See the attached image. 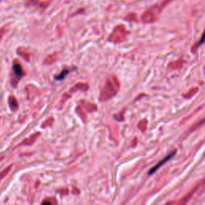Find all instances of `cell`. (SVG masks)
Masks as SVG:
<instances>
[{
    "label": "cell",
    "instance_id": "obj_13",
    "mask_svg": "<svg viewBox=\"0 0 205 205\" xmlns=\"http://www.w3.org/2000/svg\"><path fill=\"white\" fill-rule=\"evenodd\" d=\"M6 31V27H1L0 28V42H1V40H2V37L5 35Z\"/></svg>",
    "mask_w": 205,
    "mask_h": 205
},
{
    "label": "cell",
    "instance_id": "obj_2",
    "mask_svg": "<svg viewBox=\"0 0 205 205\" xmlns=\"http://www.w3.org/2000/svg\"><path fill=\"white\" fill-rule=\"evenodd\" d=\"M170 1H171V0H163L161 2H159L158 4H156V5L154 6L151 9L147 10V11L144 12V14H143V21L146 23H148L155 20V17L157 16V14H159V11L161 10L162 8L164 7L167 4V2H169Z\"/></svg>",
    "mask_w": 205,
    "mask_h": 205
},
{
    "label": "cell",
    "instance_id": "obj_14",
    "mask_svg": "<svg viewBox=\"0 0 205 205\" xmlns=\"http://www.w3.org/2000/svg\"><path fill=\"white\" fill-rule=\"evenodd\" d=\"M204 42H205V31H204V32L203 33V35H202V37H201V39L199 40V42L198 43L197 46H200V45H201V44Z\"/></svg>",
    "mask_w": 205,
    "mask_h": 205
},
{
    "label": "cell",
    "instance_id": "obj_1",
    "mask_svg": "<svg viewBox=\"0 0 205 205\" xmlns=\"http://www.w3.org/2000/svg\"><path fill=\"white\" fill-rule=\"evenodd\" d=\"M119 88V83L115 76H110L106 80L104 87L102 88L99 100L101 102L106 101L113 97Z\"/></svg>",
    "mask_w": 205,
    "mask_h": 205
},
{
    "label": "cell",
    "instance_id": "obj_10",
    "mask_svg": "<svg viewBox=\"0 0 205 205\" xmlns=\"http://www.w3.org/2000/svg\"><path fill=\"white\" fill-rule=\"evenodd\" d=\"M12 166H13V165L8 166V167H6V168H5L3 171H2L1 172H0V179H2V178L5 177V176H6V175H7L9 172H10V171L11 170V168H12Z\"/></svg>",
    "mask_w": 205,
    "mask_h": 205
},
{
    "label": "cell",
    "instance_id": "obj_11",
    "mask_svg": "<svg viewBox=\"0 0 205 205\" xmlns=\"http://www.w3.org/2000/svg\"><path fill=\"white\" fill-rule=\"evenodd\" d=\"M42 203H47V204H56V203H57V200H56L55 198H54V197L46 198V199H44L43 201L42 202Z\"/></svg>",
    "mask_w": 205,
    "mask_h": 205
},
{
    "label": "cell",
    "instance_id": "obj_5",
    "mask_svg": "<svg viewBox=\"0 0 205 205\" xmlns=\"http://www.w3.org/2000/svg\"><path fill=\"white\" fill-rule=\"evenodd\" d=\"M175 153H176V151H172V152H171V153L169 154V155H167V156H165V157L163 158V159H162V160H160V161L159 162V163H157V164H155V166H154L153 167H152V168H151V169H150V171H148V175H152V174H154L155 172V171H157L158 169H159V167H162V166L163 165V164H164V163H167V161H169L170 159H171V158L173 157L174 155H175Z\"/></svg>",
    "mask_w": 205,
    "mask_h": 205
},
{
    "label": "cell",
    "instance_id": "obj_15",
    "mask_svg": "<svg viewBox=\"0 0 205 205\" xmlns=\"http://www.w3.org/2000/svg\"><path fill=\"white\" fill-rule=\"evenodd\" d=\"M204 70H205V68H204Z\"/></svg>",
    "mask_w": 205,
    "mask_h": 205
},
{
    "label": "cell",
    "instance_id": "obj_12",
    "mask_svg": "<svg viewBox=\"0 0 205 205\" xmlns=\"http://www.w3.org/2000/svg\"><path fill=\"white\" fill-rule=\"evenodd\" d=\"M53 121H54V120H53V118L52 117L48 118L47 120H45V122H44L43 124L42 127L43 128H47V127H51V126L52 125V124H53Z\"/></svg>",
    "mask_w": 205,
    "mask_h": 205
},
{
    "label": "cell",
    "instance_id": "obj_4",
    "mask_svg": "<svg viewBox=\"0 0 205 205\" xmlns=\"http://www.w3.org/2000/svg\"><path fill=\"white\" fill-rule=\"evenodd\" d=\"M126 31L123 26L117 27L109 37V40L114 43L121 42L125 39Z\"/></svg>",
    "mask_w": 205,
    "mask_h": 205
},
{
    "label": "cell",
    "instance_id": "obj_6",
    "mask_svg": "<svg viewBox=\"0 0 205 205\" xmlns=\"http://www.w3.org/2000/svg\"><path fill=\"white\" fill-rule=\"evenodd\" d=\"M40 135V132H37V133H35L33 134L32 136H31L29 138H27V139H25L23 140V141L22 142V143H20L19 145L18 146H21V145H31V144H33V143H35V141L36 139H37V138Z\"/></svg>",
    "mask_w": 205,
    "mask_h": 205
},
{
    "label": "cell",
    "instance_id": "obj_7",
    "mask_svg": "<svg viewBox=\"0 0 205 205\" xmlns=\"http://www.w3.org/2000/svg\"><path fill=\"white\" fill-rule=\"evenodd\" d=\"M8 103H9V107H10V108L11 109V111L15 112V111H17V110L18 109V106L19 105H18V100H16V98L14 97L13 95L9 96V98H8Z\"/></svg>",
    "mask_w": 205,
    "mask_h": 205
},
{
    "label": "cell",
    "instance_id": "obj_9",
    "mask_svg": "<svg viewBox=\"0 0 205 205\" xmlns=\"http://www.w3.org/2000/svg\"><path fill=\"white\" fill-rule=\"evenodd\" d=\"M68 73H69V70H68V69H64V71H63V72L59 74V75H58V76H55V79L56 80H64V78H65V76H66Z\"/></svg>",
    "mask_w": 205,
    "mask_h": 205
},
{
    "label": "cell",
    "instance_id": "obj_3",
    "mask_svg": "<svg viewBox=\"0 0 205 205\" xmlns=\"http://www.w3.org/2000/svg\"><path fill=\"white\" fill-rule=\"evenodd\" d=\"M12 70H13V74H12L11 84L14 87H17L20 79L25 75V72H24L23 68L22 65H21V64H20V62L18 59H15L14 61V63H13Z\"/></svg>",
    "mask_w": 205,
    "mask_h": 205
},
{
    "label": "cell",
    "instance_id": "obj_8",
    "mask_svg": "<svg viewBox=\"0 0 205 205\" xmlns=\"http://www.w3.org/2000/svg\"><path fill=\"white\" fill-rule=\"evenodd\" d=\"M21 50H22V51H20L19 50H18V54L19 55L23 56L25 59L27 60V61H30L31 60V55H30V53L28 52L27 54V51L24 49V48H20Z\"/></svg>",
    "mask_w": 205,
    "mask_h": 205
}]
</instances>
